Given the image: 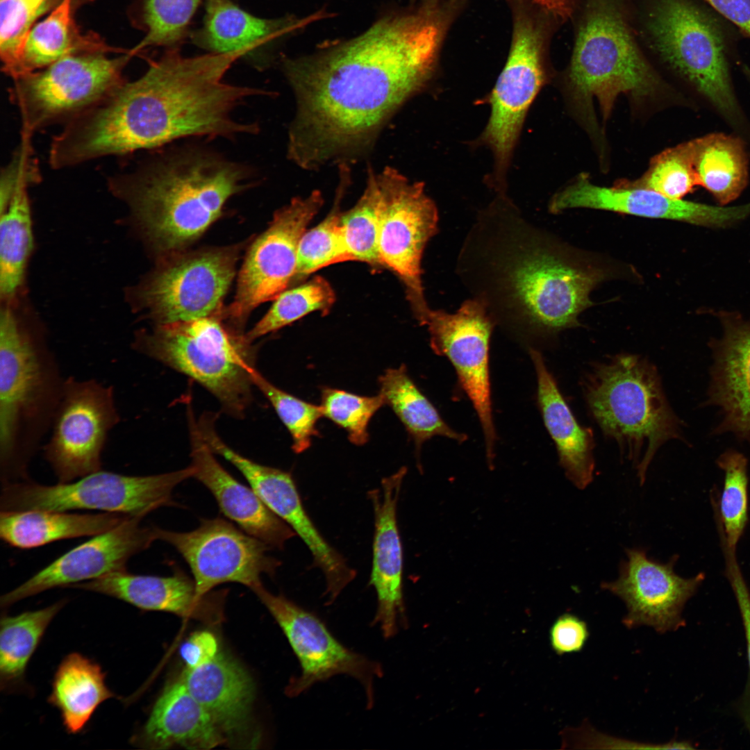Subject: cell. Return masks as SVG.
<instances>
[{"mask_svg":"<svg viewBox=\"0 0 750 750\" xmlns=\"http://www.w3.org/2000/svg\"><path fill=\"white\" fill-rule=\"evenodd\" d=\"M383 405L384 399L379 393L360 396L329 387L324 388L321 392L323 417L344 429L349 441L356 445L367 442L369 423Z\"/></svg>","mask_w":750,"mask_h":750,"instance_id":"46","label":"cell"},{"mask_svg":"<svg viewBox=\"0 0 750 750\" xmlns=\"http://www.w3.org/2000/svg\"><path fill=\"white\" fill-rule=\"evenodd\" d=\"M253 385L266 397L291 435L292 450L297 453L307 450L317 435V423L323 417L320 405L299 399L278 388L256 369L251 374Z\"/></svg>","mask_w":750,"mask_h":750,"instance_id":"45","label":"cell"},{"mask_svg":"<svg viewBox=\"0 0 750 750\" xmlns=\"http://www.w3.org/2000/svg\"><path fill=\"white\" fill-rule=\"evenodd\" d=\"M203 25L190 37L208 53L264 58L277 41L304 22L292 17L265 19L255 16L232 0H206Z\"/></svg>","mask_w":750,"mask_h":750,"instance_id":"27","label":"cell"},{"mask_svg":"<svg viewBox=\"0 0 750 750\" xmlns=\"http://www.w3.org/2000/svg\"><path fill=\"white\" fill-rule=\"evenodd\" d=\"M142 517L129 516L114 528L93 536L62 554L27 581L3 594L1 608L56 588L70 586L126 569L133 556L157 540L155 527L141 525Z\"/></svg>","mask_w":750,"mask_h":750,"instance_id":"22","label":"cell"},{"mask_svg":"<svg viewBox=\"0 0 750 750\" xmlns=\"http://www.w3.org/2000/svg\"><path fill=\"white\" fill-rule=\"evenodd\" d=\"M728 22L706 3L657 0L649 28L662 58L732 123L740 111L731 76Z\"/></svg>","mask_w":750,"mask_h":750,"instance_id":"8","label":"cell"},{"mask_svg":"<svg viewBox=\"0 0 750 750\" xmlns=\"http://www.w3.org/2000/svg\"><path fill=\"white\" fill-rule=\"evenodd\" d=\"M108 51H112V48L99 38L81 34L73 19L72 0H62L31 30L24 48L19 77L69 56Z\"/></svg>","mask_w":750,"mask_h":750,"instance_id":"35","label":"cell"},{"mask_svg":"<svg viewBox=\"0 0 750 750\" xmlns=\"http://www.w3.org/2000/svg\"><path fill=\"white\" fill-rule=\"evenodd\" d=\"M660 85L617 8L606 1L593 6L579 29L569 72L578 107L590 117L595 99L606 119L619 94L642 99Z\"/></svg>","mask_w":750,"mask_h":750,"instance_id":"9","label":"cell"},{"mask_svg":"<svg viewBox=\"0 0 750 750\" xmlns=\"http://www.w3.org/2000/svg\"><path fill=\"white\" fill-rule=\"evenodd\" d=\"M128 515L115 512L80 514L69 511H1L0 538L8 545L28 549L49 543L94 536L119 524Z\"/></svg>","mask_w":750,"mask_h":750,"instance_id":"32","label":"cell"},{"mask_svg":"<svg viewBox=\"0 0 750 750\" xmlns=\"http://www.w3.org/2000/svg\"><path fill=\"white\" fill-rule=\"evenodd\" d=\"M626 553L618 578L601 584L624 602L627 613L623 624L628 628L649 626L661 634L684 626L683 608L705 574L691 578L678 575L674 570L677 556L663 563L649 558L644 549H628Z\"/></svg>","mask_w":750,"mask_h":750,"instance_id":"20","label":"cell"},{"mask_svg":"<svg viewBox=\"0 0 750 750\" xmlns=\"http://www.w3.org/2000/svg\"><path fill=\"white\" fill-rule=\"evenodd\" d=\"M65 600L36 610L1 617L0 625V683L7 689L20 683L28 663L51 622Z\"/></svg>","mask_w":750,"mask_h":750,"instance_id":"38","label":"cell"},{"mask_svg":"<svg viewBox=\"0 0 750 750\" xmlns=\"http://www.w3.org/2000/svg\"><path fill=\"white\" fill-rule=\"evenodd\" d=\"M379 186L376 174L368 172L366 188L356 203L341 215V226L351 261L382 267L378 248Z\"/></svg>","mask_w":750,"mask_h":750,"instance_id":"41","label":"cell"},{"mask_svg":"<svg viewBox=\"0 0 750 750\" xmlns=\"http://www.w3.org/2000/svg\"><path fill=\"white\" fill-rule=\"evenodd\" d=\"M339 178L332 209L319 224L306 230L299 241L297 266L292 284L303 281L324 267L351 261L342 233V212L340 210L342 200L351 181L349 164L339 165Z\"/></svg>","mask_w":750,"mask_h":750,"instance_id":"39","label":"cell"},{"mask_svg":"<svg viewBox=\"0 0 750 750\" xmlns=\"http://www.w3.org/2000/svg\"><path fill=\"white\" fill-rule=\"evenodd\" d=\"M592 208L639 217L665 219L708 227H724L750 214V206H715L672 199L653 190L625 184L614 188L593 184L584 174L556 193L553 213L570 208Z\"/></svg>","mask_w":750,"mask_h":750,"instance_id":"23","label":"cell"},{"mask_svg":"<svg viewBox=\"0 0 750 750\" xmlns=\"http://www.w3.org/2000/svg\"><path fill=\"white\" fill-rule=\"evenodd\" d=\"M194 468L149 476H129L102 469L53 485L30 478L2 484L1 511L93 510L144 517L162 506H174L172 492L193 477Z\"/></svg>","mask_w":750,"mask_h":750,"instance_id":"10","label":"cell"},{"mask_svg":"<svg viewBox=\"0 0 750 750\" xmlns=\"http://www.w3.org/2000/svg\"><path fill=\"white\" fill-rule=\"evenodd\" d=\"M210 447L240 472L266 506L302 540L314 565L324 576L326 604L334 602L356 578V572L319 531L304 508L291 474L243 456L220 437L214 438Z\"/></svg>","mask_w":750,"mask_h":750,"instance_id":"21","label":"cell"},{"mask_svg":"<svg viewBox=\"0 0 750 750\" xmlns=\"http://www.w3.org/2000/svg\"><path fill=\"white\" fill-rule=\"evenodd\" d=\"M546 81L542 37L525 14L514 22L506 63L485 101L491 107L489 121L475 145L488 147L494 158L488 183L497 196L506 195V178L527 112Z\"/></svg>","mask_w":750,"mask_h":750,"instance_id":"12","label":"cell"},{"mask_svg":"<svg viewBox=\"0 0 750 750\" xmlns=\"http://www.w3.org/2000/svg\"><path fill=\"white\" fill-rule=\"evenodd\" d=\"M494 324L485 303L474 299L465 301L454 313L430 310L423 325L429 333L433 351L450 361L477 414L490 467L493 466L497 442L490 376V342Z\"/></svg>","mask_w":750,"mask_h":750,"instance_id":"16","label":"cell"},{"mask_svg":"<svg viewBox=\"0 0 750 750\" xmlns=\"http://www.w3.org/2000/svg\"><path fill=\"white\" fill-rule=\"evenodd\" d=\"M376 177L381 263L400 278L413 315L422 326L431 309L422 286V258L427 242L438 231V210L426 194L423 183H410L391 167Z\"/></svg>","mask_w":750,"mask_h":750,"instance_id":"13","label":"cell"},{"mask_svg":"<svg viewBox=\"0 0 750 750\" xmlns=\"http://www.w3.org/2000/svg\"><path fill=\"white\" fill-rule=\"evenodd\" d=\"M46 6L37 0H0L2 69L13 80L20 75L22 53L33 24Z\"/></svg>","mask_w":750,"mask_h":750,"instance_id":"47","label":"cell"},{"mask_svg":"<svg viewBox=\"0 0 750 750\" xmlns=\"http://www.w3.org/2000/svg\"><path fill=\"white\" fill-rule=\"evenodd\" d=\"M424 2H425L424 5L435 4V0H424Z\"/></svg>","mask_w":750,"mask_h":750,"instance_id":"56","label":"cell"},{"mask_svg":"<svg viewBox=\"0 0 750 750\" xmlns=\"http://www.w3.org/2000/svg\"><path fill=\"white\" fill-rule=\"evenodd\" d=\"M133 349L192 378L238 419L252 401L256 349L217 316L157 325L141 333Z\"/></svg>","mask_w":750,"mask_h":750,"instance_id":"7","label":"cell"},{"mask_svg":"<svg viewBox=\"0 0 750 750\" xmlns=\"http://www.w3.org/2000/svg\"><path fill=\"white\" fill-rule=\"evenodd\" d=\"M693 141L698 184L722 206L738 198L749 179V159L743 141L722 133Z\"/></svg>","mask_w":750,"mask_h":750,"instance_id":"36","label":"cell"},{"mask_svg":"<svg viewBox=\"0 0 750 750\" xmlns=\"http://www.w3.org/2000/svg\"><path fill=\"white\" fill-rule=\"evenodd\" d=\"M193 477L206 487L222 512L247 533L271 549H283L294 532L262 502L251 488L233 477L203 439L192 405L187 404Z\"/></svg>","mask_w":750,"mask_h":750,"instance_id":"25","label":"cell"},{"mask_svg":"<svg viewBox=\"0 0 750 750\" xmlns=\"http://www.w3.org/2000/svg\"><path fill=\"white\" fill-rule=\"evenodd\" d=\"M236 60L215 53L188 57L179 47L167 49L149 60L140 78L125 81L65 124L51 141V167L67 169L157 149L183 138L250 133L251 124L238 122L232 115L254 90L224 81Z\"/></svg>","mask_w":750,"mask_h":750,"instance_id":"2","label":"cell"},{"mask_svg":"<svg viewBox=\"0 0 750 750\" xmlns=\"http://www.w3.org/2000/svg\"><path fill=\"white\" fill-rule=\"evenodd\" d=\"M589 637L586 622L570 612L558 617L549 629L551 647L558 656L581 651Z\"/></svg>","mask_w":750,"mask_h":750,"instance_id":"49","label":"cell"},{"mask_svg":"<svg viewBox=\"0 0 750 750\" xmlns=\"http://www.w3.org/2000/svg\"><path fill=\"white\" fill-rule=\"evenodd\" d=\"M525 228L503 235L495 265L512 329L528 342L578 326L580 313L594 304L591 291L609 272Z\"/></svg>","mask_w":750,"mask_h":750,"instance_id":"4","label":"cell"},{"mask_svg":"<svg viewBox=\"0 0 750 750\" xmlns=\"http://www.w3.org/2000/svg\"><path fill=\"white\" fill-rule=\"evenodd\" d=\"M323 203L318 190L306 197L294 198L275 212L268 228L253 242L238 275L234 299L226 311L236 324L292 284L299 241Z\"/></svg>","mask_w":750,"mask_h":750,"instance_id":"18","label":"cell"},{"mask_svg":"<svg viewBox=\"0 0 750 750\" xmlns=\"http://www.w3.org/2000/svg\"><path fill=\"white\" fill-rule=\"evenodd\" d=\"M715 344L709 401L722 415L720 432L750 444V320H726Z\"/></svg>","mask_w":750,"mask_h":750,"instance_id":"29","label":"cell"},{"mask_svg":"<svg viewBox=\"0 0 750 750\" xmlns=\"http://www.w3.org/2000/svg\"><path fill=\"white\" fill-rule=\"evenodd\" d=\"M582 389L592 417L632 462L643 484L659 448L681 437L680 421L656 367L638 355H616L594 363L583 378Z\"/></svg>","mask_w":750,"mask_h":750,"instance_id":"6","label":"cell"},{"mask_svg":"<svg viewBox=\"0 0 750 750\" xmlns=\"http://www.w3.org/2000/svg\"><path fill=\"white\" fill-rule=\"evenodd\" d=\"M750 38V0H702Z\"/></svg>","mask_w":750,"mask_h":750,"instance_id":"53","label":"cell"},{"mask_svg":"<svg viewBox=\"0 0 750 750\" xmlns=\"http://www.w3.org/2000/svg\"><path fill=\"white\" fill-rule=\"evenodd\" d=\"M248 179L239 163L191 149L126 166L108 185L129 203L155 246L175 253L219 217L226 201L249 186Z\"/></svg>","mask_w":750,"mask_h":750,"instance_id":"3","label":"cell"},{"mask_svg":"<svg viewBox=\"0 0 750 750\" xmlns=\"http://www.w3.org/2000/svg\"><path fill=\"white\" fill-rule=\"evenodd\" d=\"M238 250L201 249L174 257L143 292L157 325L217 316L235 276Z\"/></svg>","mask_w":750,"mask_h":750,"instance_id":"19","label":"cell"},{"mask_svg":"<svg viewBox=\"0 0 750 750\" xmlns=\"http://www.w3.org/2000/svg\"><path fill=\"white\" fill-rule=\"evenodd\" d=\"M537 378V400L567 478L578 489L592 481L594 439L592 430L576 421L540 351L528 348Z\"/></svg>","mask_w":750,"mask_h":750,"instance_id":"31","label":"cell"},{"mask_svg":"<svg viewBox=\"0 0 750 750\" xmlns=\"http://www.w3.org/2000/svg\"><path fill=\"white\" fill-rule=\"evenodd\" d=\"M69 588L109 596L143 610L206 622H216L222 617L226 594L221 590L199 596L194 579L179 569L169 576L135 574L126 569Z\"/></svg>","mask_w":750,"mask_h":750,"instance_id":"26","label":"cell"},{"mask_svg":"<svg viewBox=\"0 0 750 750\" xmlns=\"http://www.w3.org/2000/svg\"><path fill=\"white\" fill-rule=\"evenodd\" d=\"M32 135L21 133V142L10 161L3 169L0 184V206L3 208L15 191L24 186L38 183L41 176L34 158Z\"/></svg>","mask_w":750,"mask_h":750,"instance_id":"48","label":"cell"},{"mask_svg":"<svg viewBox=\"0 0 750 750\" xmlns=\"http://www.w3.org/2000/svg\"><path fill=\"white\" fill-rule=\"evenodd\" d=\"M57 356L8 308L0 315L1 483L28 479V467L49 434L63 393Z\"/></svg>","mask_w":750,"mask_h":750,"instance_id":"5","label":"cell"},{"mask_svg":"<svg viewBox=\"0 0 750 750\" xmlns=\"http://www.w3.org/2000/svg\"><path fill=\"white\" fill-rule=\"evenodd\" d=\"M378 384L385 404L403 424L417 452L425 442L435 436L460 444L467 440L466 434L454 430L443 419L410 377L404 365L386 369L379 377Z\"/></svg>","mask_w":750,"mask_h":750,"instance_id":"34","label":"cell"},{"mask_svg":"<svg viewBox=\"0 0 750 750\" xmlns=\"http://www.w3.org/2000/svg\"><path fill=\"white\" fill-rule=\"evenodd\" d=\"M533 1H536L537 3L541 4V5L544 6L548 7V8H555V7L557 6L558 4L561 3L563 0H533Z\"/></svg>","mask_w":750,"mask_h":750,"instance_id":"54","label":"cell"},{"mask_svg":"<svg viewBox=\"0 0 750 750\" xmlns=\"http://www.w3.org/2000/svg\"><path fill=\"white\" fill-rule=\"evenodd\" d=\"M155 528L157 539L174 547L189 565L200 597L225 583L252 590L262 574L273 577L281 564L267 554L268 545L221 517L203 519L189 532Z\"/></svg>","mask_w":750,"mask_h":750,"instance_id":"17","label":"cell"},{"mask_svg":"<svg viewBox=\"0 0 750 750\" xmlns=\"http://www.w3.org/2000/svg\"><path fill=\"white\" fill-rule=\"evenodd\" d=\"M717 463L724 474L718 515L728 545L736 549L748 522L747 459L742 453L729 450L719 457Z\"/></svg>","mask_w":750,"mask_h":750,"instance_id":"42","label":"cell"},{"mask_svg":"<svg viewBox=\"0 0 750 750\" xmlns=\"http://www.w3.org/2000/svg\"><path fill=\"white\" fill-rule=\"evenodd\" d=\"M629 185L653 190L669 199H683L699 185L693 140L661 153L644 176Z\"/></svg>","mask_w":750,"mask_h":750,"instance_id":"44","label":"cell"},{"mask_svg":"<svg viewBox=\"0 0 750 750\" xmlns=\"http://www.w3.org/2000/svg\"><path fill=\"white\" fill-rule=\"evenodd\" d=\"M119 422L112 386L94 378L67 377L42 448L58 483L101 470L108 436Z\"/></svg>","mask_w":750,"mask_h":750,"instance_id":"14","label":"cell"},{"mask_svg":"<svg viewBox=\"0 0 750 750\" xmlns=\"http://www.w3.org/2000/svg\"><path fill=\"white\" fill-rule=\"evenodd\" d=\"M742 71H743L745 76L747 77V78L748 79V81L750 83V68L749 67H747V65H743L742 66Z\"/></svg>","mask_w":750,"mask_h":750,"instance_id":"55","label":"cell"},{"mask_svg":"<svg viewBox=\"0 0 750 750\" xmlns=\"http://www.w3.org/2000/svg\"><path fill=\"white\" fill-rule=\"evenodd\" d=\"M181 678L226 742L249 736L254 685L237 662L219 652L206 664L187 668Z\"/></svg>","mask_w":750,"mask_h":750,"instance_id":"28","label":"cell"},{"mask_svg":"<svg viewBox=\"0 0 750 750\" xmlns=\"http://www.w3.org/2000/svg\"><path fill=\"white\" fill-rule=\"evenodd\" d=\"M725 563V574L734 593L744 626L750 669V591L737 560L735 549L720 544Z\"/></svg>","mask_w":750,"mask_h":750,"instance_id":"51","label":"cell"},{"mask_svg":"<svg viewBox=\"0 0 750 750\" xmlns=\"http://www.w3.org/2000/svg\"><path fill=\"white\" fill-rule=\"evenodd\" d=\"M104 53L69 56L14 79L9 95L20 114L21 133L33 135L58 122L66 124L124 82L123 69L134 55Z\"/></svg>","mask_w":750,"mask_h":750,"instance_id":"11","label":"cell"},{"mask_svg":"<svg viewBox=\"0 0 750 750\" xmlns=\"http://www.w3.org/2000/svg\"><path fill=\"white\" fill-rule=\"evenodd\" d=\"M573 732L572 744L580 745L583 748H601V749H692L693 745L688 741L672 740L663 744H649L636 742L627 740H622L607 736L605 734L597 732L592 727L584 726Z\"/></svg>","mask_w":750,"mask_h":750,"instance_id":"50","label":"cell"},{"mask_svg":"<svg viewBox=\"0 0 750 750\" xmlns=\"http://www.w3.org/2000/svg\"><path fill=\"white\" fill-rule=\"evenodd\" d=\"M445 29L437 6L388 15L358 36L283 61L297 101L288 156L316 169L348 163L435 72Z\"/></svg>","mask_w":750,"mask_h":750,"instance_id":"1","label":"cell"},{"mask_svg":"<svg viewBox=\"0 0 750 750\" xmlns=\"http://www.w3.org/2000/svg\"><path fill=\"white\" fill-rule=\"evenodd\" d=\"M37 1H39V2H40L41 3H43V4H46V5H47V1L48 0H37Z\"/></svg>","mask_w":750,"mask_h":750,"instance_id":"57","label":"cell"},{"mask_svg":"<svg viewBox=\"0 0 750 750\" xmlns=\"http://www.w3.org/2000/svg\"><path fill=\"white\" fill-rule=\"evenodd\" d=\"M274 300L268 312L246 334L250 342L278 331L312 312L327 314L335 301V294L327 280L317 276L303 284L284 290Z\"/></svg>","mask_w":750,"mask_h":750,"instance_id":"40","label":"cell"},{"mask_svg":"<svg viewBox=\"0 0 750 750\" xmlns=\"http://www.w3.org/2000/svg\"><path fill=\"white\" fill-rule=\"evenodd\" d=\"M180 656L187 668L193 669L212 661L219 654V644L214 634L200 631L192 634L181 646Z\"/></svg>","mask_w":750,"mask_h":750,"instance_id":"52","label":"cell"},{"mask_svg":"<svg viewBox=\"0 0 750 750\" xmlns=\"http://www.w3.org/2000/svg\"><path fill=\"white\" fill-rule=\"evenodd\" d=\"M105 676L97 662L78 653L68 654L58 665L48 701L59 710L69 733L81 731L99 706L116 697Z\"/></svg>","mask_w":750,"mask_h":750,"instance_id":"33","label":"cell"},{"mask_svg":"<svg viewBox=\"0 0 750 750\" xmlns=\"http://www.w3.org/2000/svg\"><path fill=\"white\" fill-rule=\"evenodd\" d=\"M406 469L383 478L381 488L368 497L374 515L372 565L369 584L377 599L373 624L379 625L385 638L397 633L405 621L403 597V549L397 523V504Z\"/></svg>","mask_w":750,"mask_h":750,"instance_id":"24","label":"cell"},{"mask_svg":"<svg viewBox=\"0 0 750 750\" xmlns=\"http://www.w3.org/2000/svg\"><path fill=\"white\" fill-rule=\"evenodd\" d=\"M267 608L287 638L301 667L299 676L291 678L286 689L297 697L314 684L345 674L363 687L367 708L374 702V681L383 676L381 665L341 643L315 613L304 609L282 594H274L261 583L251 590Z\"/></svg>","mask_w":750,"mask_h":750,"instance_id":"15","label":"cell"},{"mask_svg":"<svg viewBox=\"0 0 750 750\" xmlns=\"http://www.w3.org/2000/svg\"><path fill=\"white\" fill-rule=\"evenodd\" d=\"M28 187L16 190L1 208L0 292L10 301L19 290L33 247Z\"/></svg>","mask_w":750,"mask_h":750,"instance_id":"37","label":"cell"},{"mask_svg":"<svg viewBox=\"0 0 750 750\" xmlns=\"http://www.w3.org/2000/svg\"><path fill=\"white\" fill-rule=\"evenodd\" d=\"M203 0H142L146 35L131 51L149 47H179L190 33L192 19Z\"/></svg>","mask_w":750,"mask_h":750,"instance_id":"43","label":"cell"},{"mask_svg":"<svg viewBox=\"0 0 750 750\" xmlns=\"http://www.w3.org/2000/svg\"><path fill=\"white\" fill-rule=\"evenodd\" d=\"M134 740L140 746L151 749L175 746L210 749L227 742L181 678L163 690Z\"/></svg>","mask_w":750,"mask_h":750,"instance_id":"30","label":"cell"}]
</instances>
